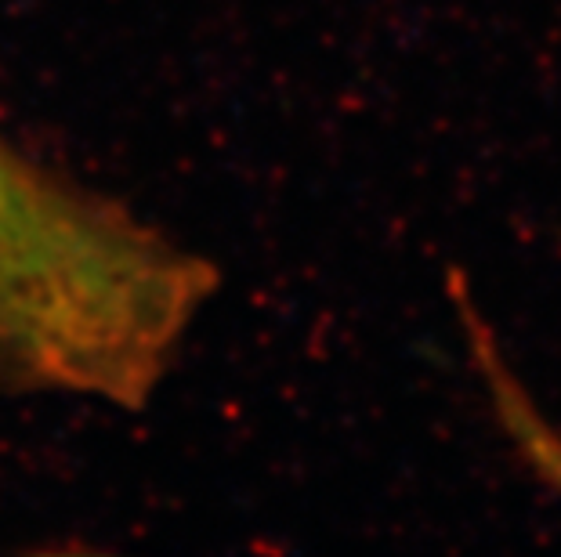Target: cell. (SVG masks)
<instances>
[{
  "instance_id": "obj_1",
  "label": "cell",
  "mask_w": 561,
  "mask_h": 557,
  "mask_svg": "<svg viewBox=\"0 0 561 557\" xmlns=\"http://www.w3.org/2000/svg\"><path fill=\"white\" fill-rule=\"evenodd\" d=\"M221 286L218 265L0 131V391L138 413Z\"/></svg>"
}]
</instances>
